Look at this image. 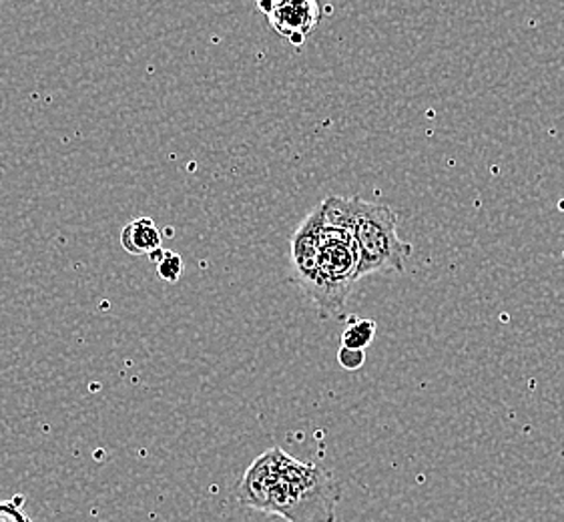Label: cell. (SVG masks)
<instances>
[{"mask_svg":"<svg viewBox=\"0 0 564 522\" xmlns=\"http://www.w3.org/2000/svg\"><path fill=\"white\" fill-rule=\"evenodd\" d=\"M283 0H256L258 11L263 12L265 17H270L271 12L275 11Z\"/></svg>","mask_w":564,"mask_h":522,"instance_id":"8fae6325","label":"cell"},{"mask_svg":"<svg viewBox=\"0 0 564 522\" xmlns=\"http://www.w3.org/2000/svg\"><path fill=\"white\" fill-rule=\"evenodd\" d=\"M0 522H33L24 511V497L0 500Z\"/></svg>","mask_w":564,"mask_h":522,"instance_id":"9c48e42d","label":"cell"},{"mask_svg":"<svg viewBox=\"0 0 564 522\" xmlns=\"http://www.w3.org/2000/svg\"><path fill=\"white\" fill-rule=\"evenodd\" d=\"M149 260L158 265V275L163 282H167V284L180 282L181 275H183V260H181L180 253L161 248V250L153 251L149 255Z\"/></svg>","mask_w":564,"mask_h":522,"instance_id":"ba28073f","label":"cell"},{"mask_svg":"<svg viewBox=\"0 0 564 522\" xmlns=\"http://www.w3.org/2000/svg\"><path fill=\"white\" fill-rule=\"evenodd\" d=\"M338 362L344 370H360L364 362H366V350L341 346L338 352Z\"/></svg>","mask_w":564,"mask_h":522,"instance_id":"30bf717a","label":"cell"},{"mask_svg":"<svg viewBox=\"0 0 564 522\" xmlns=\"http://www.w3.org/2000/svg\"><path fill=\"white\" fill-rule=\"evenodd\" d=\"M271 29L294 46H302L305 39L314 33L322 19V7L317 0H283L271 12Z\"/></svg>","mask_w":564,"mask_h":522,"instance_id":"277c9868","label":"cell"},{"mask_svg":"<svg viewBox=\"0 0 564 522\" xmlns=\"http://www.w3.org/2000/svg\"><path fill=\"white\" fill-rule=\"evenodd\" d=\"M161 231L151 217H139L121 231V246L131 255H151L161 250Z\"/></svg>","mask_w":564,"mask_h":522,"instance_id":"8992f818","label":"cell"},{"mask_svg":"<svg viewBox=\"0 0 564 522\" xmlns=\"http://www.w3.org/2000/svg\"><path fill=\"white\" fill-rule=\"evenodd\" d=\"M358 270L360 253L350 229L324 226L316 272L304 287L324 318H341L354 285L360 282Z\"/></svg>","mask_w":564,"mask_h":522,"instance_id":"7a4b0ae2","label":"cell"},{"mask_svg":"<svg viewBox=\"0 0 564 522\" xmlns=\"http://www.w3.org/2000/svg\"><path fill=\"white\" fill-rule=\"evenodd\" d=\"M339 499V485L327 470L278 446L251 463L238 487L241 507L285 522H336Z\"/></svg>","mask_w":564,"mask_h":522,"instance_id":"6da1fadb","label":"cell"},{"mask_svg":"<svg viewBox=\"0 0 564 522\" xmlns=\"http://www.w3.org/2000/svg\"><path fill=\"white\" fill-rule=\"evenodd\" d=\"M376 338V322L373 319L351 318L348 328L341 334V346L366 350Z\"/></svg>","mask_w":564,"mask_h":522,"instance_id":"52a82bcc","label":"cell"},{"mask_svg":"<svg viewBox=\"0 0 564 522\" xmlns=\"http://www.w3.org/2000/svg\"><path fill=\"white\" fill-rule=\"evenodd\" d=\"M351 236L360 253V280L372 273L404 272L412 246L398 236L392 207L351 197Z\"/></svg>","mask_w":564,"mask_h":522,"instance_id":"3957f363","label":"cell"},{"mask_svg":"<svg viewBox=\"0 0 564 522\" xmlns=\"http://www.w3.org/2000/svg\"><path fill=\"white\" fill-rule=\"evenodd\" d=\"M322 209L317 205L316 209L305 217L302 226L295 229L292 236V268H294L295 282L302 285L310 284L312 275L316 272L317 258H319V248H322Z\"/></svg>","mask_w":564,"mask_h":522,"instance_id":"5b68a950","label":"cell"}]
</instances>
